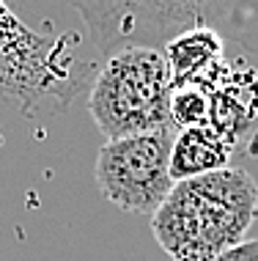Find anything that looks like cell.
I'll return each instance as SVG.
<instances>
[{
    "instance_id": "277c9868",
    "label": "cell",
    "mask_w": 258,
    "mask_h": 261,
    "mask_svg": "<svg viewBox=\"0 0 258 261\" xmlns=\"http://www.w3.org/2000/svg\"><path fill=\"white\" fill-rule=\"evenodd\" d=\"M88 25L94 44L104 55L124 47L165 50L176 33L162 0H69Z\"/></svg>"
},
{
    "instance_id": "ba28073f",
    "label": "cell",
    "mask_w": 258,
    "mask_h": 261,
    "mask_svg": "<svg viewBox=\"0 0 258 261\" xmlns=\"http://www.w3.org/2000/svg\"><path fill=\"white\" fill-rule=\"evenodd\" d=\"M209 108L212 99L198 86H173L170 94V126L173 129H192V126L209 124Z\"/></svg>"
},
{
    "instance_id": "8992f818",
    "label": "cell",
    "mask_w": 258,
    "mask_h": 261,
    "mask_svg": "<svg viewBox=\"0 0 258 261\" xmlns=\"http://www.w3.org/2000/svg\"><path fill=\"white\" fill-rule=\"evenodd\" d=\"M228 157H231V146L209 124L179 129L170 151V176L173 181H181L200 173L220 171V168H228Z\"/></svg>"
},
{
    "instance_id": "9c48e42d",
    "label": "cell",
    "mask_w": 258,
    "mask_h": 261,
    "mask_svg": "<svg viewBox=\"0 0 258 261\" xmlns=\"http://www.w3.org/2000/svg\"><path fill=\"white\" fill-rule=\"evenodd\" d=\"M212 261H258V239H245V242H239L236 248Z\"/></svg>"
},
{
    "instance_id": "5b68a950",
    "label": "cell",
    "mask_w": 258,
    "mask_h": 261,
    "mask_svg": "<svg viewBox=\"0 0 258 261\" xmlns=\"http://www.w3.org/2000/svg\"><path fill=\"white\" fill-rule=\"evenodd\" d=\"M176 39L195 28H209L242 50L258 53V0H162Z\"/></svg>"
},
{
    "instance_id": "3957f363",
    "label": "cell",
    "mask_w": 258,
    "mask_h": 261,
    "mask_svg": "<svg viewBox=\"0 0 258 261\" xmlns=\"http://www.w3.org/2000/svg\"><path fill=\"white\" fill-rule=\"evenodd\" d=\"M173 126L107 140L96 157V187L129 215H154L176 185L170 176Z\"/></svg>"
},
{
    "instance_id": "6da1fadb",
    "label": "cell",
    "mask_w": 258,
    "mask_h": 261,
    "mask_svg": "<svg viewBox=\"0 0 258 261\" xmlns=\"http://www.w3.org/2000/svg\"><path fill=\"white\" fill-rule=\"evenodd\" d=\"M258 217V185L242 168H220L170 187L151 215V234L170 261H212L245 242Z\"/></svg>"
},
{
    "instance_id": "52a82bcc",
    "label": "cell",
    "mask_w": 258,
    "mask_h": 261,
    "mask_svg": "<svg viewBox=\"0 0 258 261\" xmlns=\"http://www.w3.org/2000/svg\"><path fill=\"white\" fill-rule=\"evenodd\" d=\"M222 39L209 28H195V31L181 33L165 47V58L170 66V80L173 86H184L187 80L195 83V77L212 66V61H220Z\"/></svg>"
},
{
    "instance_id": "7a4b0ae2",
    "label": "cell",
    "mask_w": 258,
    "mask_h": 261,
    "mask_svg": "<svg viewBox=\"0 0 258 261\" xmlns=\"http://www.w3.org/2000/svg\"><path fill=\"white\" fill-rule=\"evenodd\" d=\"M170 66L157 47H124L104 55L88 110L107 140L170 126Z\"/></svg>"
}]
</instances>
